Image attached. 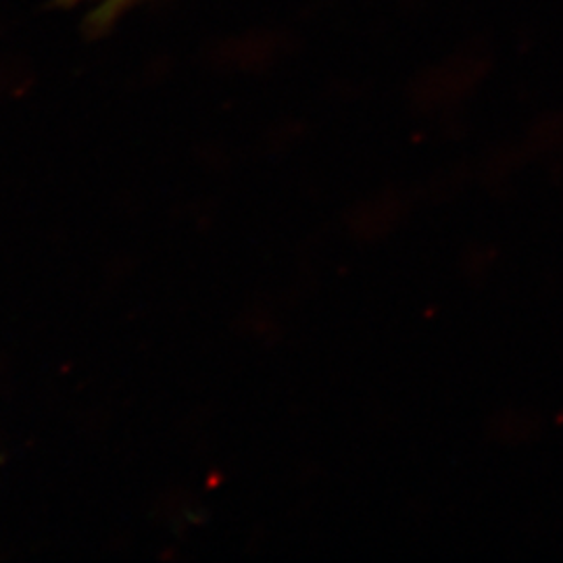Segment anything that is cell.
I'll return each mask as SVG.
<instances>
[{
    "label": "cell",
    "instance_id": "6da1fadb",
    "mask_svg": "<svg viewBox=\"0 0 563 563\" xmlns=\"http://www.w3.org/2000/svg\"><path fill=\"white\" fill-rule=\"evenodd\" d=\"M65 2H86V0H65ZM95 2H97L95 20L99 21V23H109L128 4H132L134 0H95Z\"/></svg>",
    "mask_w": 563,
    "mask_h": 563
}]
</instances>
